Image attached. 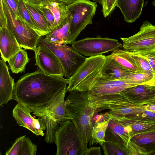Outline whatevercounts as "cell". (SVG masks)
<instances>
[{
  "mask_svg": "<svg viewBox=\"0 0 155 155\" xmlns=\"http://www.w3.org/2000/svg\"><path fill=\"white\" fill-rule=\"evenodd\" d=\"M93 1L94 2H98L100 4H101L102 3V0H90Z\"/></svg>",
  "mask_w": 155,
  "mask_h": 155,
  "instance_id": "cell-41",
  "label": "cell"
},
{
  "mask_svg": "<svg viewBox=\"0 0 155 155\" xmlns=\"http://www.w3.org/2000/svg\"><path fill=\"white\" fill-rule=\"evenodd\" d=\"M145 108L147 110L155 113V104L145 105Z\"/></svg>",
  "mask_w": 155,
  "mask_h": 155,
  "instance_id": "cell-38",
  "label": "cell"
},
{
  "mask_svg": "<svg viewBox=\"0 0 155 155\" xmlns=\"http://www.w3.org/2000/svg\"><path fill=\"white\" fill-rule=\"evenodd\" d=\"M67 90L63 93L57 102L48 110L42 118L47 117L60 123L71 118L67 115L65 109L64 98Z\"/></svg>",
  "mask_w": 155,
  "mask_h": 155,
  "instance_id": "cell-23",
  "label": "cell"
},
{
  "mask_svg": "<svg viewBox=\"0 0 155 155\" xmlns=\"http://www.w3.org/2000/svg\"><path fill=\"white\" fill-rule=\"evenodd\" d=\"M29 61L27 52L22 48L8 61L12 72L17 74L25 71L26 66Z\"/></svg>",
  "mask_w": 155,
  "mask_h": 155,
  "instance_id": "cell-28",
  "label": "cell"
},
{
  "mask_svg": "<svg viewBox=\"0 0 155 155\" xmlns=\"http://www.w3.org/2000/svg\"><path fill=\"white\" fill-rule=\"evenodd\" d=\"M152 4L153 6L155 7V0H153L152 2Z\"/></svg>",
  "mask_w": 155,
  "mask_h": 155,
  "instance_id": "cell-43",
  "label": "cell"
},
{
  "mask_svg": "<svg viewBox=\"0 0 155 155\" xmlns=\"http://www.w3.org/2000/svg\"><path fill=\"white\" fill-rule=\"evenodd\" d=\"M130 140L144 148L147 155L155 153V132L146 133L135 135Z\"/></svg>",
  "mask_w": 155,
  "mask_h": 155,
  "instance_id": "cell-27",
  "label": "cell"
},
{
  "mask_svg": "<svg viewBox=\"0 0 155 155\" xmlns=\"http://www.w3.org/2000/svg\"><path fill=\"white\" fill-rule=\"evenodd\" d=\"M110 119L100 115L93 124L91 134L92 145H101L105 141V136Z\"/></svg>",
  "mask_w": 155,
  "mask_h": 155,
  "instance_id": "cell-24",
  "label": "cell"
},
{
  "mask_svg": "<svg viewBox=\"0 0 155 155\" xmlns=\"http://www.w3.org/2000/svg\"><path fill=\"white\" fill-rule=\"evenodd\" d=\"M34 4H39L43 0H24Z\"/></svg>",
  "mask_w": 155,
  "mask_h": 155,
  "instance_id": "cell-40",
  "label": "cell"
},
{
  "mask_svg": "<svg viewBox=\"0 0 155 155\" xmlns=\"http://www.w3.org/2000/svg\"><path fill=\"white\" fill-rule=\"evenodd\" d=\"M101 146L105 155H128L127 149L113 142L105 140Z\"/></svg>",
  "mask_w": 155,
  "mask_h": 155,
  "instance_id": "cell-31",
  "label": "cell"
},
{
  "mask_svg": "<svg viewBox=\"0 0 155 155\" xmlns=\"http://www.w3.org/2000/svg\"><path fill=\"white\" fill-rule=\"evenodd\" d=\"M155 104V98L152 101L148 104Z\"/></svg>",
  "mask_w": 155,
  "mask_h": 155,
  "instance_id": "cell-42",
  "label": "cell"
},
{
  "mask_svg": "<svg viewBox=\"0 0 155 155\" xmlns=\"http://www.w3.org/2000/svg\"><path fill=\"white\" fill-rule=\"evenodd\" d=\"M68 80L48 75L40 69L25 74L15 83L13 99L42 118L67 90Z\"/></svg>",
  "mask_w": 155,
  "mask_h": 155,
  "instance_id": "cell-1",
  "label": "cell"
},
{
  "mask_svg": "<svg viewBox=\"0 0 155 155\" xmlns=\"http://www.w3.org/2000/svg\"><path fill=\"white\" fill-rule=\"evenodd\" d=\"M154 78H155V75H154Z\"/></svg>",
  "mask_w": 155,
  "mask_h": 155,
  "instance_id": "cell-46",
  "label": "cell"
},
{
  "mask_svg": "<svg viewBox=\"0 0 155 155\" xmlns=\"http://www.w3.org/2000/svg\"><path fill=\"white\" fill-rule=\"evenodd\" d=\"M54 142L57 147L56 155H84L87 148L71 119L60 123Z\"/></svg>",
  "mask_w": 155,
  "mask_h": 155,
  "instance_id": "cell-4",
  "label": "cell"
},
{
  "mask_svg": "<svg viewBox=\"0 0 155 155\" xmlns=\"http://www.w3.org/2000/svg\"><path fill=\"white\" fill-rule=\"evenodd\" d=\"M144 0H117L116 7L118 8L127 23H133L141 14Z\"/></svg>",
  "mask_w": 155,
  "mask_h": 155,
  "instance_id": "cell-19",
  "label": "cell"
},
{
  "mask_svg": "<svg viewBox=\"0 0 155 155\" xmlns=\"http://www.w3.org/2000/svg\"><path fill=\"white\" fill-rule=\"evenodd\" d=\"M109 119L105 132V140L113 142L127 149V144L131 137L120 123L115 120Z\"/></svg>",
  "mask_w": 155,
  "mask_h": 155,
  "instance_id": "cell-17",
  "label": "cell"
},
{
  "mask_svg": "<svg viewBox=\"0 0 155 155\" xmlns=\"http://www.w3.org/2000/svg\"><path fill=\"white\" fill-rule=\"evenodd\" d=\"M97 6L96 2L90 0H77L67 5L71 16L70 34L67 45L72 44L87 25L93 24Z\"/></svg>",
  "mask_w": 155,
  "mask_h": 155,
  "instance_id": "cell-6",
  "label": "cell"
},
{
  "mask_svg": "<svg viewBox=\"0 0 155 155\" xmlns=\"http://www.w3.org/2000/svg\"><path fill=\"white\" fill-rule=\"evenodd\" d=\"M13 34L6 26L0 27L1 57L5 62L22 49Z\"/></svg>",
  "mask_w": 155,
  "mask_h": 155,
  "instance_id": "cell-15",
  "label": "cell"
},
{
  "mask_svg": "<svg viewBox=\"0 0 155 155\" xmlns=\"http://www.w3.org/2000/svg\"><path fill=\"white\" fill-rule=\"evenodd\" d=\"M5 18L6 26L25 50L34 51L42 36L31 28L20 16L16 15L5 0H1Z\"/></svg>",
  "mask_w": 155,
  "mask_h": 155,
  "instance_id": "cell-3",
  "label": "cell"
},
{
  "mask_svg": "<svg viewBox=\"0 0 155 155\" xmlns=\"http://www.w3.org/2000/svg\"><path fill=\"white\" fill-rule=\"evenodd\" d=\"M2 59L0 60V106L13 99L15 83L10 75L8 67Z\"/></svg>",
  "mask_w": 155,
  "mask_h": 155,
  "instance_id": "cell-16",
  "label": "cell"
},
{
  "mask_svg": "<svg viewBox=\"0 0 155 155\" xmlns=\"http://www.w3.org/2000/svg\"><path fill=\"white\" fill-rule=\"evenodd\" d=\"M9 7L12 9L15 15L20 16L18 2V0H5Z\"/></svg>",
  "mask_w": 155,
  "mask_h": 155,
  "instance_id": "cell-36",
  "label": "cell"
},
{
  "mask_svg": "<svg viewBox=\"0 0 155 155\" xmlns=\"http://www.w3.org/2000/svg\"><path fill=\"white\" fill-rule=\"evenodd\" d=\"M120 38L125 50L134 52L155 50V25L146 21L137 33L128 38Z\"/></svg>",
  "mask_w": 155,
  "mask_h": 155,
  "instance_id": "cell-9",
  "label": "cell"
},
{
  "mask_svg": "<svg viewBox=\"0 0 155 155\" xmlns=\"http://www.w3.org/2000/svg\"><path fill=\"white\" fill-rule=\"evenodd\" d=\"M127 51L135 60L141 73L147 74H153L154 75L155 73L146 59L134 52Z\"/></svg>",
  "mask_w": 155,
  "mask_h": 155,
  "instance_id": "cell-32",
  "label": "cell"
},
{
  "mask_svg": "<svg viewBox=\"0 0 155 155\" xmlns=\"http://www.w3.org/2000/svg\"><path fill=\"white\" fill-rule=\"evenodd\" d=\"M72 47L81 54L90 57L119 48L122 45L116 39L107 38H88L75 41Z\"/></svg>",
  "mask_w": 155,
  "mask_h": 155,
  "instance_id": "cell-8",
  "label": "cell"
},
{
  "mask_svg": "<svg viewBox=\"0 0 155 155\" xmlns=\"http://www.w3.org/2000/svg\"><path fill=\"white\" fill-rule=\"evenodd\" d=\"M37 146L25 135L17 138L6 152L5 155H35Z\"/></svg>",
  "mask_w": 155,
  "mask_h": 155,
  "instance_id": "cell-20",
  "label": "cell"
},
{
  "mask_svg": "<svg viewBox=\"0 0 155 155\" xmlns=\"http://www.w3.org/2000/svg\"><path fill=\"white\" fill-rule=\"evenodd\" d=\"M152 155H155V153L153 154Z\"/></svg>",
  "mask_w": 155,
  "mask_h": 155,
  "instance_id": "cell-45",
  "label": "cell"
},
{
  "mask_svg": "<svg viewBox=\"0 0 155 155\" xmlns=\"http://www.w3.org/2000/svg\"><path fill=\"white\" fill-rule=\"evenodd\" d=\"M127 149L128 155H147L146 150L144 148L130 140L127 144Z\"/></svg>",
  "mask_w": 155,
  "mask_h": 155,
  "instance_id": "cell-34",
  "label": "cell"
},
{
  "mask_svg": "<svg viewBox=\"0 0 155 155\" xmlns=\"http://www.w3.org/2000/svg\"><path fill=\"white\" fill-rule=\"evenodd\" d=\"M51 50L59 59L62 66L64 77L69 79L84 62L86 58L67 45H57L42 37L38 43Z\"/></svg>",
  "mask_w": 155,
  "mask_h": 155,
  "instance_id": "cell-7",
  "label": "cell"
},
{
  "mask_svg": "<svg viewBox=\"0 0 155 155\" xmlns=\"http://www.w3.org/2000/svg\"><path fill=\"white\" fill-rule=\"evenodd\" d=\"M101 147H90L87 148L84 155H101Z\"/></svg>",
  "mask_w": 155,
  "mask_h": 155,
  "instance_id": "cell-37",
  "label": "cell"
},
{
  "mask_svg": "<svg viewBox=\"0 0 155 155\" xmlns=\"http://www.w3.org/2000/svg\"><path fill=\"white\" fill-rule=\"evenodd\" d=\"M24 1L35 24L41 31L42 36L49 33L51 30L42 13L34 4L24 0Z\"/></svg>",
  "mask_w": 155,
  "mask_h": 155,
  "instance_id": "cell-25",
  "label": "cell"
},
{
  "mask_svg": "<svg viewBox=\"0 0 155 155\" xmlns=\"http://www.w3.org/2000/svg\"><path fill=\"white\" fill-rule=\"evenodd\" d=\"M134 52L146 59L155 73V50Z\"/></svg>",
  "mask_w": 155,
  "mask_h": 155,
  "instance_id": "cell-35",
  "label": "cell"
},
{
  "mask_svg": "<svg viewBox=\"0 0 155 155\" xmlns=\"http://www.w3.org/2000/svg\"><path fill=\"white\" fill-rule=\"evenodd\" d=\"M35 53V65L46 74L64 77L63 69L59 59L50 49L38 44L34 51Z\"/></svg>",
  "mask_w": 155,
  "mask_h": 155,
  "instance_id": "cell-11",
  "label": "cell"
},
{
  "mask_svg": "<svg viewBox=\"0 0 155 155\" xmlns=\"http://www.w3.org/2000/svg\"><path fill=\"white\" fill-rule=\"evenodd\" d=\"M18 5L20 16L31 28L42 36L41 31L34 22L25 5L24 0H18Z\"/></svg>",
  "mask_w": 155,
  "mask_h": 155,
  "instance_id": "cell-29",
  "label": "cell"
},
{
  "mask_svg": "<svg viewBox=\"0 0 155 155\" xmlns=\"http://www.w3.org/2000/svg\"><path fill=\"white\" fill-rule=\"evenodd\" d=\"M54 1H57L64 3L66 5H68L71 3L77 0H51Z\"/></svg>",
  "mask_w": 155,
  "mask_h": 155,
  "instance_id": "cell-39",
  "label": "cell"
},
{
  "mask_svg": "<svg viewBox=\"0 0 155 155\" xmlns=\"http://www.w3.org/2000/svg\"><path fill=\"white\" fill-rule=\"evenodd\" d=\"M106 56L103 54L86 58L84 62L68 80L67 90L89 91L100 75Z\"/></svg>",
  "mask_w": 155,
  "mask_h": 155,
  "instance_id": "cell-5",
  "label": "cell"
},
{
  "mask_svg": "<svg viewBox=\"0 0 155 155\" xmlns=\"http://www.w3.org/2000/svg\"><path fill=\"white\" fill-rule=\"evenodd\" d=\"M120 94L133 104H148L155 98V81L153 79L149 82L128 88Z\"/></svg>",
  "mask_w": 155,
  "mask_h": 155,
  "instance_id": "cell-13",
  "label": "cell"
},
{
  "mask_svg": "<svg viewBox=\"0 0 155 155\" xmlns=\"http://www.w3.org/2000/svg\"><path fill=\"white\" fill-rule=\"evenodd\" d=\"M111 54L117 62L126 69L134 72H141L127 51L118 48L113 51Z\"/></svg>",
  "mask_w": 155,
  "mask_h": 155,
  "instance_id": "cell-26",
  "label": "cell"
},
{
  "mask_svg": "<svg viewBox=\"0 0 155 155\" xmlns=\"http://www.w3.org/2000/svg\"><path fill=\"white\" fill-rule=\"evenodd\" d=\"M32 111L30 108L18 103L12 110V116L16 123L36 135L43 136L46 129L44 119L39 117L36 119L31 115Z\"/></svg>",
  "mask_w": 155,
  "mask_h": 155,
  "instance_id": "cell-12",
  "label": "cell"
},
{
  "mask_svg": "<svg viewBox=\"0 0 155 155\" xmlns=\"http://www.w3.org/2000/svg\"><path fill=\"white\" fill-rule=\"evenodd\" d=\"M134 72L123 67L110 54L106 56L105 60L100 70V75L107 78L118 80Z\"/></svg>",
  "mask_w": 155,
  "mask_h": 155,
  "instance_id": "cell-18",
  "label": "cell"
},
{
  "mask_svg": "<svg viewBox=\"0 0 155 155\" xmlns=\"http://www.w3.org/2000/svg\"><path fill=\"white\" fill-rule=\"evenodd\" d=\"M89 91L75 90L70 92L64 101L67 115L71 118L82 140L86 146L92 145L91 134L93 124L92 120L95 114L90 106Z\"/></svg>",
  "mask_w": 155,
  "mask_h": 155,
  "instance_id": "cell-2",
  "label": "cell"
},
{
  "mask_svg": "<svg viewBox=\"0 0 155 155\" xmlns=\"http://www.w3.org/2000/svg\"><path fill=\"white\" fill-rule=\"evenodd\" d=\"M117 0H102V12L104 17L109 16L116 8Z\"/></svg>",
  "mask_w": 155,
  "mask_h": 155,
  "instance_id": "cell-33",
  "label": "cell"
},
{
  "mask_svg": "<svg viewBox=\"0 0 155 155\" xmlns=\"http://www.w3.org/2000/svg\"><path fill=\"white\" fill-rule=\"evenodd\" d=\"M153 80L155 81V78H154Z\"/></svg>",
  "mask_w": 155,
  "mask_h": 155,
  "instance_id": "cell-44",
  "label": "cell"
},
{
  "mask_svg": "<svg viewBox=\"0 0 155 155\" xmlns=\"http://www.w3.org/2000/svg\"><path fill=\"white\" fill-rule=\"evenodd\" d=\"M100 114L105 117L115 120L120 123L131 138L138 134L155 132V120L143 116L117 117L107 112Z\"/></svg>",
  "mask_w": 155,
  "mask_h": 155,
  "instance_id": "cell-10",
  "label": "cell"
},
{
  "mask_svg": "<svg viewBox=\"0 0 155 155\" xmlns=\"http://www.w3.org/2000/svg\"><path fill=\"white\" fill-rule=\"evenodd\" d=\"M154 75L147 74L136 72L120 79L127 83L137 84H142L149 82L154 79Z\"/></svg>",
  "mask_w": 155,
  "mask_h": 155,
  "instance_id": "cell-30",
  "label": "cell"
},
{
  "mask_svg": "<svg viewBox=\"0 0 155 155\" xmlns=\"http://www.w3.org/2000/svg\"><path fill=\"white\" fill-rule=\"evenodd\" d=\"M71 18V15L69 12L68 15L64 22L46 35L45 39L57 45H67L70 34Z\"/></svg>",
  "mask_w": 155,
  "mask_h": 155,
  "instance_id": "cell-21",
  "label": "cell"
},
{
  "mask_svg": "<svg viewBox=\"0 0 155 155\" xmlns=\"http://www.w3.org/2000/svg\"><path fill=\"white\" fill-rule=\"evenodd\" d=\"M140 84L128 83L121 79L107 78L99 75L89 91L93 96H100L120 93L130 87Z\"/></svg>",
  "mask_w": 155,
  "mask_h": 155,
  "instance_id": "cell-14",
  "label": "cell"
},
{
  "mask_svg": "<svg viewBox=\"0 0 155 155\" xmlns=\"http://www.w3.org/2000/svg\"><path fill=\"white\" fill-rule=\"evenodd\" d=\"M39 4L50 10L55 21L53 29L63 22L68 15L67 5L63 2L51 0H43Z\"/></svg>",
  "mask_w": 155,
  "mask_h": 155,
  "instance_id": "cell-22",
  "label": "cell"
}]
</instances>
